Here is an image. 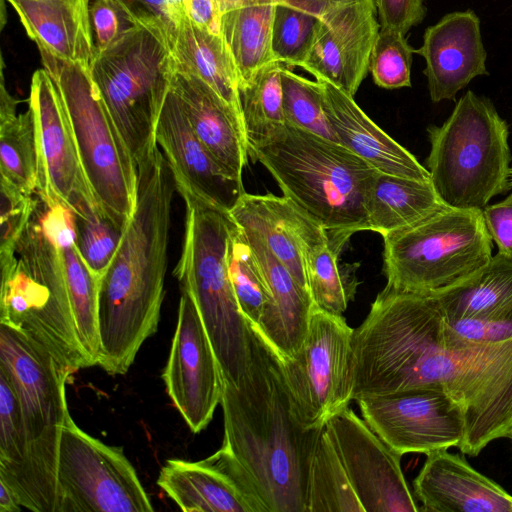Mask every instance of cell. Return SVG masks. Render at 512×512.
I'll use <instances>...</instances> for the list:
<instances>
[{"label":"cell","mask_w":512,"mask_h":512,"mask_svg":"<svg viewBox=\"0 0 512 512\" xmlns=\"http://www.w3.org/2000/svg\"><path fill=\"white\" fill-rule=\"evenodd\" d=\"M389 393L437 388L461 407L458 446L477 456L490 442L512 439V338L469 341L447 323L430 293L404 291L383 338Z\"/></svg>","instance_id":"1"},{"label":"cell","mask_w":512,"mask_h":512,"mask_svg":"<svg viewBox=\"0 0 512 512\" xmlns=\"http://www.w3.org/2000/svg\"><path fill=\"white\" fill-rule=\"evenodd\" d=\"M134 212L126 223L98 299L97 365L124 375L160 321L176 184L158 144L138 162Z\"/></svg>","instance_id":"2"},{"label":"cell","mask_w":512,"mask_h":512,"mask_svg":"<svg viewBox=\"0 0 512 512\" xmlns=\"http://www.w3.org/2000/svg\"><path fill=\"white\" fill-rule=\"evenodd\" d=\"M252 358L238 386L223 384V446L264 512H307L312 457L324 428L298 419L277 351L252 325Z\"/></svg>","instance_id":"3"},{"label":"cell","mask_w":512,"mask_h":512,"mask_svg":"<svg viewBox=\"0 0 512 512\" xmlns=\"http://www.w3.org/2000/svg\"><path fill=\"white\" fill-rule=\"evenodd\" d=\"M73 213L57 198L37 194L14 258L0 263V324L23 334L74 374L92 365L78 338L65 275L62 237Z\"/></svg>","instance_id":"4"},{"label":"cell","mask_w":512,"mask_h":512,"mask_svg":"<svg viewBox=\"0 0 512 512\" xmlns=\"http://www.w3.org/2000/svg\"><path fill=\"white\" fill-rule=\"evenodd\" d=\"M248 154L339 250L352 234L368 230L365 195L377 171L341 144L285 124Z\"/></svg>","instance_id":"5"},{"label":"cell","mask_w":512,"mask_h":512,"mask_svg":"<svg viewBox=\"0 0 512 512\" xmlns=\"http://www.w3.org/2000/svg\"><path fill=\"white\" fill-rule=\"evenodd\" d=\"M182 252L174 275L192 297L217 358L223 381L238 386L252 358V323L244 316L228 272L233 219L188 192Z\"/></svg>","instance_id":"6"},{"label":"cell","mask_w":512,"mask_h":512,"mask_svg":"<svg viewBox=\"0 0 512 512\" xmlns=\"http://www.w3.org/2000/svg\"><path fill=\"white\" fill-rule=\"evenodd\" d=\"M427 132L426 168L447 206L483 209L509 188V129L490 99L468 90L447 120Z\"/></svg>","instance_id":"7"},{"label":"cell","mask_w":512,"mask_h":512,"mask_svg":"<svg viewBox=\"0 0 512 512\" xmlns=\"http://www.w3.org/2000/svg\"><path fill=\"white\" fill-rule=\"evenodd\" d=\"M173 69L166 39L139 25L97 52L92 63V81L137 164L157 145L156 126Z\"/></svg>","instance_id":"8"},{"label":"cell","mask_w":512,"mask_h":512,"mask_svg":"<svg viewBox=\"0 0 512 512\" xmlns=\"http://www.w3.org/2000/svg\"><path fill=\"white\" fill-rule=\"evenodd\" d=\"M0 366L10 375L21 405L29 454L30 510L56 512L59 445L69 413L66 384L73 373L4 324H0Z\"/></svg>","instance_id":"9"},{"label":"cell","mask_w":512,"mask_h":512,"mask_svg":"<svg viewBox=\"0 0 512 512\" xmlns=\"http://www.w3.org/2000/svg\"><path fill=\"white\" fill-rule=\"evenodd\" d=\"M390 287L431 293L470 276L492 258L482 209L446 208L382 236Z\"/></svg>","instance_id":"10"},{"label":"cell","mask_w":512,"mask_h":512,"mask_svg":"<svg viewBox=\"0 0 512 512\" xmlns=\"http://www.w3.org/2000/svg\"><path fill=\"white\" fill-rule=\"evenodd\" d=\"M40 55L64 101L93 193L105 216L123 230L136 206L137 163L89 70L45 52Z\"/></svg>","instance_id":"11"},{"label":"cell","mask_w":512,"mask_h":512,"mask_svg":"<svg viewBox=\"0 0 512 512\" xmlns=\"http://www.w3.org/2000/svg\"><path fill=\"white\" fill-rule=\"evenodd\" d=\"M153 510L123 449L84 432L68 413L59 445L56 512Z\"/></svg>","instance_id":"12"},{"label":"cell","mask_w":512,"mask_h":512,"mask_svg":"<svg viewBox=\"0 0 512 512\" xmlns=\"http://www.w3.org/2000/svg\"><path fill=\"white\" fill-rule=\"evenodd\" d=\"M353 329L343 315L313 306L298 352L281 359L294 411L303 426L316 428L352 401Z\"/></svg>","instance_id":"13"},{"label":"cell","mask_w":512,"mask_h":512,"mask_svg":"<svg viewBox=\"0 0 512 512\" xmlns=\"http://www.w3.org/2000/svg\"><path fill=\"white\" fill-rule=\"evenodd\" d=\"M28 104L38 146L36 193L44 198L56 197L81 218H107L87 178L60 91L44 68L32 76Z\"/></svg>","instance_id":"14"},{"label":"cell","mask_w":512,"mask_h":512,"mask_svg":"<svg viewBox=\"0 0 512 512\" xmlns=\"http://www.w3.org/2000/svg\"><path fill=\"white\" fill-rule=\"evenodd\" d=\"M356 402L366 423L401 456L458 447L465 436L461 407L441 389H410Z\"/></svg>","instance_id":"15"},{"label":"cell","mask_w":512,"mask_h":512,"mask_svg":"<svg viewBox=\"0 0 512 512\" xmlns=\"http://www.w3.org/2000/svg\"><path fill=\"white\" fill-rule=\"evenodd\" d=\"M364 512H418L401 468V455L352 409L325 424Z\"/></svg>","instance_id":"16"},{"label":"cell","mask_w":512,"mask_h":512,"mask_svg":"<svg viewBox=\"0 0 512 512\" xmlns=\"http://www.w3.org/2000/svg\"><path fill=\"white\" fill-rule=\"evenodd\" d=\"M162 379L189 429L195 434L204 430L221 403L224 381L197 307L184 289Z\"/></svg>","instance_id":"17"},{"label":"cell","mask_w":512,"mask_h":512,"mask_svg":"<svg viewBox=\"0 0 512 512\" xmlns=\"http://www.w3.org/2000/svg\"><path fill=\"white\" fill-rule=\"evenodd\" d=\"M157 485L185 512H264L244 471L223 445L199 461L167 460Z\"/></svg>","instance_id":"18"},{"label":"cell","mask_w":512,"mask_h":512,"mask_svg":"<svg viewBox=\"0 0 512 512\" xmlns=\"http://www.w3.org/2000/svg\"><path fill=\"white\" fill-rule=\"evenodd\" d=\"M155 139L172 170L178 192L229 212L245 193L242 181L227 177L195 135L174 91L169 88Z\"/></svg>","instance_id":"19"},{"label":"cell","mask_w":512,"mask_h":512,"mask_svg":"<svg viewBox=\"0 0 512 512\" xmlns=\"http://www.w3.org/2000/svg\"><path fill=\"white\" fill-rule=\"evenodd\" d=\"M375 5L356 3L330 15L300 66L354 98L369 72L370 53L380 29Z\"/></svg>","instance_id":"20"},{"label":"cell","mask_w":512,"mask_h":512,"mask_svg":"<svg viewBox=\"0 0 512 512\" xmlns=\"http://www.w3.org/2000/svg\"><path fill=\"white\" fill-rule=\"evenodd\" d=\"M415 53L425 60L423 72L434 103L454 100L472 79L488 74L480 19L471 9L448 13L427 27Z\"/></svg>","instance_id":"21"},{"label":"cell","mask_w":512,"mask_h":512,"mask_svg":"<svg viewBox=\"0 0 512 512\" xmlns=\"http://www.w3.org/2000/svg\"><path fill=\"white\" fill-rule=\"evenodd\" d=\"M173 65L170 88L195 135L227 177L242 181L249 154L241 116L202 79Z\"/></svg>","instance_id":"22"},{"label":"cell","mask_w":512,"mask_h":512,"mask_svg":"<svg viewBox=\"0 0 512 512\" xmlns=\"http://www.w3.org/2000/svg\"><path fill=\"white\" fill-rule=\"evenodd\" d=\"M413 481L425 512H512V495L465 458L441 449L426 454Z\"/></svg>","instance_id":"23"},{"label":"cell","mask_w":512,"mask_h":512,"mask_svg":"<svg viewBox=\"0 0 512 512\" xmlns=\"http://www.w3.org/2000/svg\"><path fill=\"white\" fill-rule=\"evenodd\" d=\"M242 229L255 233L270 251L307 288L305 254L330 239L327 232L286 196L244 193L229 211Z\"/></svg>","instance_id":"24"},{"label":"cell","mask_w":512,"mask_h":512,"mask_svg":"<svg viewBox=\"0 0 512 512\" xmlns=\"http://www.w3.org/2000/svg\"><path fill=\"white\" fill-rule=\"evenodd\" d=\"M318 81L323 85L325 109L339 144L378 172L431 181L427 168L377 126L353 97L328 82Z\"/></svg>","instance_id":"25"},{"label":"cell","mask_w":512,"mask_h":512,"mask_svg":"<svg viewBox=\"0 0 512 512\" xmlns=\"http://www.w3.org/2000/svg\"><path fill=\"white\" fill-rule=\"evenodd\" d=\"M242 230L263 270L271 294V301L258 324L252 325L282 359L290 358L300 349L308 329L313 310L310 294L259 236Z\"/></svg>","instance_id":"26"},{"label":"cell","mask_w":512,"mask_h":512,"mask_svg":"<svg viewBox=\"0 0 512 512\" xmlns=\"http://www.w3.org/2000/svg\"><path fill=\"white\" fill-rule=\"evenodd\" d=\"M39 52L91 69L96 56L89 0H7Z\"/></svg>","instance_id":"27"},{"label":"cell","mask_w":512,"mask_h":512,"mask_svg":"<svg viewBox=\"0 0 512 512\" xmlns=\"http://www.w3.org/2000/svg\"><path fill=\"white\" fill-rule=\"evenodd\" d=\"M167 43L178 67L202 79L241 116L238 70L220 33L185 18L169 34Z\"/></svg>","instance_id":"28"},{"label":"cell","mask_w":512,"mask_h":512,"mask_svg":"<svg viewBox=\"0 0 512 512\" xmlns=\"http://www.w3.org/2000/svg\"><path fill=\"white\" fill-rule=\"evenodd\" d=\"M364 207L368 230L383 236L417 223L447 205L431 181L377 171L367 188Z\"/></svg>","instance_id":"29"},{"label":"cell","mask_w":512,"mask_h":512,"mask_svg":"<svg viewBox=\"0 0 512 512\" xmlns=\"http://www.w3.org/2000/svg\"><path fill=\"white\" fill-rule=\"evenodd\" d=\"M446 320L512 317V259L497 253L465 279L430 293Z\"/></svg>","instance_id":"30"},{"label":"cell","mask_w":512,"mask_h":512,"mask_svg":"<svg viewBox=\"0 0 512 512\" xmlns=\"http://www.w3.org/2000/svg\"><path fill=\"white\" fill-rule=\"evenodd\" d=\"M275 4L276 0H238L221 17L220 34L235 61L239 85L275 61L271 50Z\"/></svg>","instance_id":"31"},{"label":"cell","mask_w":512,"mask_h":512,"mask_svg":"<svg viewBox=\"0 0 512 512\" xmlns=\"http://www.w3.org/2000/svg\"><path fill=\"white\" fill-rule=\"evenodd\" d=\"M0 175L23 191L35 194L38 185V146L33 113L28 107L17 113V100L8 92L1 76Z\"/></svg>","instance_id":"32"},{"label":"cell","mask_w":512,"mask_h":512,"mask_svg":"<svg viewBox=\"0 0 512 512\" xmlns=\"http://www.w3.org/2000/svg\"><path fill=\"white\" fill-rule=\"evenodd\" d=\"M62 249L67 288L78 338L92 366L99 354L98 299L101 279L83 261L76 245V214L63 231Z\"/></svg>","instance_id":"33"},{"label":"cell","mask_w":512,"mask_h":512,"mask_svg":"<svg viewBox=\"0 0 512 512\" xmlns=\"http://www.w3.org/2000/svg\"><path fill=\"white\" fill-rule=\"evenodd\" d=\"M0 480L31 509L29 454L21 405L13 381L0 366Z\"/></svg>","instance_id":"34"},{"label":"cell","mask_w":512,"mask_h":512,"mask_svg":"<svg viewBox=\"0 0 512 512\" xmlns=\"http://www.w3.org/2000/svg\"><path fill=\"white\" fill-rule=\"evenodd\" d=\"M340 252L326 239L305 254L306 282L313 306L333 315H343L358 287V264H340Z\"/></svg>","instance_id":"35"},{"label":"cell","mask_w":512,"mask_h":512,"mask_svg":"<svg viewBox=\"0 0 512 512\" xmlns=\"http://www.w3.org/2000/svg\"><path fill=\"white\" fill-rule=\"evenodd\" d=\"M307 512H364L325 426L311 461Z\"/></svg>","instance_id":"36"},{"label":"cell","mask_w":512,"mask_h":512,"mask_svg":"<svg viewBox=\"0 0 512 512\" xmlns=\"http://www.w3.org/2000/svg\"><path fill=\"white\" fill-rule=\"evenodd\" d=\"M282 64L272 61L239 85V103L248 148L286 124L282 108Z\"/></svg>","instance_id":"37"},{"label":"cell","mask_w":512,"mask_h":512,"mask_svg":"<svg viewBox=\"0 0 512 512\" xmlns=\"http://www.w3.org/2000/svg\"><path fill=\"white\" fill-rule=\"evenodd\" d=\"M227 262L240 309L256 326L271 301V294L263 270L243 230L235 222L230 233Z\"/></svg>","instance_id":"38"},{"label":"cell","mask_w":512,"mask_h":512,"mask_svg":"<svg viewBox=\"0 0 512 512\" xmlns=\"http://www.w3.org/2000/svg\"><path fill=\"white\" fill-rule=\"evenodd\" d=\"M281 91L286 124L338 143L327 116L320 81L309 80L283 65Z\"/></svg>","instance_id":"39"},{"label":"cell","mask_w":512,"mask_h":512,"mask_svg":"<svg viewBox=\"0 0 512 512\" xmlns=\"http://www.w3.org/2000/svg\"><path fill=\"white\" fill-rule=\"evenodd\" d=\"M321 25L318 18L276 1L271 36L273 59L288 68L300 67Z\"/></svg>","instance_id":"40"},{"label":"cell","mask_w":512,"mask_h":512,"mask_svg":"<svg viewBox=\"0 0 512 512\" xmlns=\"http://www.w3.org/2000/svg\"><path fill=\"white\" fill-rule=\"evenodd\" d=\"M406 35L379 29L369 58V72L374 83L385 89L411 86L413 49Z\"/></svg>","instance_id":"41"},{"label":"cell","mask_w":512,"mask_h":512,"mask_svg":"<svg viewBox=\"0 0 512 512\" xmlns=\"http://www.w3.org/2000/svg\"><path fill=\"white\" fill-rule=\"evenodd\" d=\"M123 230L108 218L87 220L76 215V245L90 271L102 280L118 249Z\"/></svg>","instance_id":"42"},{"label":"cell","mask_w":512,"mask_h":512,"mask_svg":"<svg viewBox=\"0 0 512 512\" xmlns=\"http://www.w3.org/2000/svg\"><path fill=\"white\" fill-rule=\"evenodd\" d=\"M0 263L15 255L17 241L26 228L37 204V194H30L0 179Z\"/></svg>","instance_id":"43"},{"label":"cell","mask_w":512,"mask_h":512,"mask_svg":"<svg viewBox=\"0 0 512 512\" xmlns=\"http://www.w3.org/2000/svg\"><path fill=\"white\" fill-rule=\"evenodd\" d=\"M131 25H139L160 33L167 41L172 30L186 16L187 0H108Z\"/></svg>","instance_id":"44"},{"label":"cell","mask_w":512,"mask_h":512,"mask_svg":"<svg viewBox=\"0 0 512 512\" xmlns=\"http://www.w3.org/2000/svg\"><path fill=\"white\" fill-rule=\"evenodd\" d=\"M380 29L404 35L426 16L425 0H374Z\"/></svg>","instance_id":"45"},{"label":"cell","mask_w":512,"mask_h":512,"mask_svg":"<svg viewBox=\"0 0 512 512\" xmlns=\"http://www.w3.org/2000/svg\"><path fill=\"white\" fill-rule=\"evenodd\" d=\"M90 16L96 35L97 52L112 46L132 26L120 10L108 0H94L90 6Z\"/></svg>","instance_id":"46"},{"label":"cell","mask_w":512,"mask_h":512,"mask_svg":"<svg viewBox=\"0 0 512 512\" xmlns=\"http://www.w3.org/2000/svg\"><path fill=\"white\" fill-rule=\"evenodd\" d=\"M462 338L481 344H494L512 338L510 318H465L446 320Z\"/></svg>","instance_id":"47"},{"label":"cell","mask_w":512,"mask_h":512,"mask_svg":"<svg viewBox=\"0 0 512 512\" xmlns=\"http://www.w3.org/2000/svg\"><path fill=\"white\" fill-rule=\"evenodd\" d=\"M482 215L498 252L512 259V193L501 202L485 206Z\"/></svg>","instance_id":"48"},{"label":"cell","mask_w":512,"mask_h":512,"mask_svg":"<svg viewBox=\"0 0 512 512\" xmlns=\"http://www.w3.org/2000/svg\"><path fill=\"white\" fill-rule=\"evenodd\" d=\"M324 22L339 9L356 4L366 3L375 5L374 0H276Z\"/></svg>","instance_id":"49"},{"label":"cell","mask_w":512,"mask_h":512,"mask_svg":"<svg viewBox=\"0 0 512 512\" xmlns=\"http://www.w3.org/2000/svg\"><path fill=\"white\" fill-rule=\"evenodd\" d=\"M22 508L14 491L0 480V512H16Z\"/></svg>","instance_id":"50"},{"label":"cell","mask_w":512,"mask_h":512,"mask_svg":"<svg viewBox=\"0 0 512 512\" xmlns=\"http://www.w3.org/2000/svg\"><path fill=\"white\" fill-rule=\"evenodd\" d=\"M510 186H512V166L510 167Z\"/></svg>","instance_id":"51"}]
</instances>
